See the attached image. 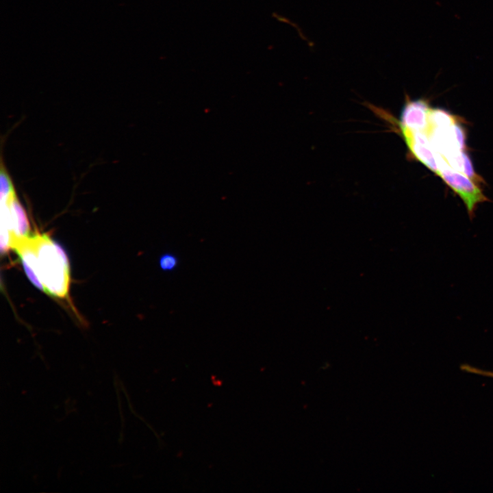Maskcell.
I'll return each instance as SVG.
<instances>
[{"label":"cell","instance_id":"obj_1","mask_svg":"<svg viewBox=\"0 0 493 493\" xmlns=\"http://www.w3.org/2000/svg\"><path fill=\"white\" fill-rule=\"evenodd\" d=\"M38 261L40 280L45 292L59 299H67L71 283L68 258L63 248L45 233L30 236Z\"/></svg>","mask_w":493,"mask_h":493},{"label":"cell","instance_id":"obj_2","mask_svg":"<svg viewBox=\"0 0 493 493\" xmlns=\"http://www.w3.org/2000/svg\"><path fill=\"white\" fill-rule=\"evenodd\" d=\"M462 199L470 219L479 204L488 201L476 181L464 173L444 164L436 174Z\"/></svg>","mask_w":493,"mask_h":493},{"label":"cell","instance_id":"obj_3","mask_svg":"<svg viewBox=\"0 0 493 493\" xmlns=\"http://www.w3.org/2000/svg\"><path fill=\"white\" fill-rule=\"evenodd\" d=\"M428 101L424 99H407L399 120L393 118L392 124L397 128L410 131H424L429 126L430 111Z\"/></svg>","mask_w":493,"mask_h":493},{"label":"cell","instance_id":"obj_4","mask_svg":"<svg viewBox=\"0 0 493 493\" xmlns=\"http://www.w3.org/2000/svg\"><path fill=\"white\" fill-rule=\"evenodd\" d=\"M429 125L436 127H448L457 122L455 117L441 109H430Z\"/></svg>","mask_w":493,"mask_h":493},{"label":"cell","instance_id":"obj_5","mask_svg":"<svg viewBox=\"0 0 493 493\" xmlns=\"http://www.w3.org/2000/svg\"><path fill=\"white\" fill-rule=\"evenodd\" d=\"M0 185L1 201L7 200L16 195L11 178L3 165L0 173Z\"/></svg>","mask_w":493,"mask_h":493},{"label":"cell","instance_id":"obj_6","mask_svg":"<svg viewBox=\"0 0 493 493\" xmlns=\"http://www.w3.org/2000/svg\"><path fill=\"white\" fill-rule=\"evenodd\" d=\"M178 264L177 257L169 253H164L159 259V266L163 271H172Z\"/></svg>","mask_w":493,"mask_h":493},{"label":"cell","instance_id":"obj_7","mask_svg":"<svg viewBox=\"0 0 493 493\" xmlns=\"http://www.w3.org/2000/svg\"><path fill=\"white\" fill-rule=\"evenodd\" d=\"M461 369L463 370H465L466 372H472V373H475V374H478V375H484V376L493 377V372L482 370L481 369H479L477 368H475V367H473V366H469L467 364L461 366Z\"/></svg>","mask_w":493,"mask_h":493}]
</instances>
